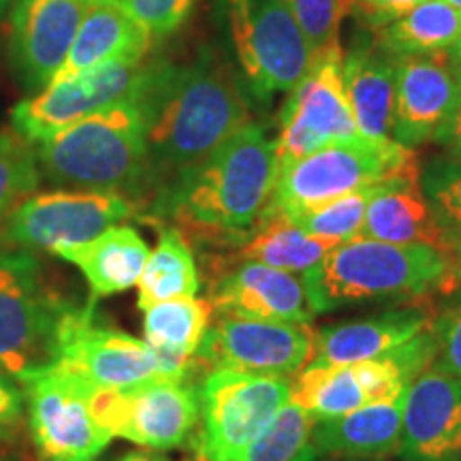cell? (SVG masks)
Here are the masks:
<instances>
[{
  "label": "cell",
  "instance_id": "cell-1",
  "mask_svg": "<svg viewBox=\"0 0 461 461\" xmlns=\"http://www.w3.org/2000/svg\"><path fill=\"white\" fill-rule=\"evenodd\" d=\"M132 103L146 124L157 193L250 124L238 75L212 51L190 65L148 62Z\"/></svg>",
  "mask_w": 461,
  "mask_h": 461
},
{
  "label": "cell",
  "instance_id": "cell-2",
  "mask_svg": "<svg viewBox=\"0 0 461 461\" xmlns=\"http://www.w3.org/2000/svg\"><path fill=\"white\" fill-rule=\"evenodd\" d=\"M280 173L278 146L246 124L212 157L167 184L149 201L186 240L241 246L267 212Z\"/></svg>",
  "mask_w": 461,
  "mask_h": 461
},
{
  "label": "cell",
  "instance_id": "cell-3",
  "mask_svg": "<svg viewBox=\"0 0 461 461\" xmlns=\"http://www.w3.org/2000/svg\"><path fill=\"white\" fill-rule=\"evenodd\" d=\"M314 314L374 303H436L461 293V252L350 240L302 276Z\"/></svg>",
  "mask_w": 461,
  "mask_h": 461
},
{
  "label": "cell",
  "instance_id": "cell-4",
  "mask_svg": "<svg viewBox=\"0 0 461 461\" xmlns=\"http://www.w3.org/2000/svg\"><path fill=\"white\" fill-rule=\"evenodd\" d=\"M37 163L58 186L120 194L131 203L157 193L146 124L135 103H120L39 141Z\"/></svg>",
  "mask_w": 461,
  "mask_h": 461
},
{
  "label": "cell",
  "instance_id": "cell-5",
  "mask_svg": "<svg viewBox=\"0 0 461 461\" xmlns=\"http://www.w3.org/2000/svg\"><path fill=\"white\" fill-rule=\"evenodd\" d=\"M419 165L417 154L393 140L338 141L280 165L267 214L295 216L327 201L374 186Z\"/></svg>",
  "mask_w": 461,
  "mask_h": 461
},
{
  "label": "cell",
  "instance_id": "cell-6",
  "mask_svg": "<svg viewBox=\"0 0 461 461\" xmlns=\"http://www.w3.org/2000/svg\"><path fill=\"white\" fill-rule=\"evenodd\" d=\"M434 361L436 336L429 327L378 359L338 366L310 363L291 380V403L314 419L342 417L370 403L400 400Z\"/></svg>",
  "mask_w": 461,
  "mask_h": 461
},
{
  "label": "cell",
  "instance_id": "cell-7",
  "mask_svg": "<svg viewBox=\"0 0 461 461\" xmlns=\"http://www.w3.org/2000/svg\"><path fill=\"white\" fill-rule=\"evenodd\" d=\"M73 308L39 282L28 252L0 255V367L20 380L56 366L62 321Z\"/></svg>",
  "mask_w": 461,
  "mask_h": 461
},
{
  "label": "cell",
  "instance_id": "cell-8",
  "mask_svg": "<svg viewBox=\"0 0 461 461\" xmlns=\"http://www.w3.org/2000/svg\"><path fill=\"white\" fill-rule=\"evenodd\" d=\"M227 20L241 73L258 101L291 92L314 62L286 0H227Z\"/></svg>",
  "mask_w": 461,
  "mask_h": 461
},
{
  "label": "cell",
  "instance_id": "cell-9",
  "mask_svg": "<svg viewBox=\"0 0 461 461\" xmlns=\"http://www.w3.org/2000/svg\"><path fill=\"white\" fill-rule=\"evenodd\" d=\"M201 429L194 445L212 461H233L291 402V380L212 370L199 383Z\"/></svg>",
  "mask_w": 461,
  "mask_h": 461
},
{
  "label": "cell",
  "instance_id": "cell-10",
  "mask_svg": "<svg viewBox=\"0 0 461 461\" xmlns=\"http://www.w3.org/2000/svg\"><path fill=\"white\" fill-rule=\"evenodd\" d=\"M24 389L28 429L45 461H96L112 434L92 414V391L77 372L56 366L20 378Z\"/></svg>",
  "mask_w": 461,
  "mask_h": 461
},
{
  "label": "cell",
  "instance_id": "cell-11",
  "mask_svg": "<svg viewBox=\"0 0 461 461\" xmlns=\"http://www.w3.org/2000/svg\"><path fill=\"white\" fill-rule=\"evenodd\" d=\"M190 378H158L131 389H99L92 414L109 434L154 451L182 447L199 428V384Z\"/></svg>",
  "mask_w": 461,
  "mask_h": 461
},
{
  "label": "cell",
  "instance_id": "cell-12",
  "mask_svg": "<svg viewBox=\"0 0 461 461\" xmlns=\"http://www.w3.org/2000/svg\"><path fill=\"white\" fill-rule=\"evenodd\" d=\"M344 50L336 43L319 51L308 73L288 92L280 112V165L314 152L322 146L363 137L344 88Z\"/></svg>",
  "mask_w": 461,
  "mask_h": 461
},
{
  "label": "cell",
  "instance_id": "cell-13",
  "mask_svg": "<svg viewBox=\"0 0 461 461\" xmlns=\"http://www.w3.org/2000/svg\"><path fill=\"white\" fill-rule=\"evenodd\" d=\"M58 363L99 389H131L149 380L171 378L146 342L101 325L95 297L86 305H75L62 321Z\"/></svg>",
  "mask_w": 461,
  "mask_h": 461
},
{
  "label": "cell",
  "instance_id": "cell-14",
  "mask_svg": "<svg viewBox=\"0 0 461 461\" xmlns=\"http://www.w3.org/2000/svg\"><path fill=\"white\" fill-rule=\"evenodd\" d=\"M314 338L308 322L218 316L194 359L203 374L233 370L286 378L312 361Z\"/></svg>",
  "mask_w": 461,
  "mask_h": 461
},
{
  "label": "cell",
  "instance_id": "cell-15",
  "mask_svg": "<svg viewBox=\"0 0 461 461\" xmlns=\"http://www.w3.org/2000/svg\"><path fill=\"white\" fill-rule=\"evenodd\" d=\"M135 214V203L120 194L58 190L28 197L5 222V240L24 250L84 244Z\"/></svg>",
  "mask_w": 461,
  "mask_h": 461
},
{
  "label": "cell",
  "instance_id": "cell-16",
  "mask_svg": "<svg viewBox=\"0 0 461 461\" xmlns=\"http://www.w3.org/2000/svg\"><path fill=\"white\" fill-rule=\"evenodd\" d=\"M143 71L146 62H113L54 82L41 95L11 109V122L26 141L39 143L90 115L120 103H132Z\"/></svg>",
  "mask_w": 461,
  "mask_h": 461
},
{
  "label": "cell",
  "instance_id": "cell-17",
  "mask_svg": "<svg viewBox=\"0 0 461 461\" xmlns=\"http://www.w3.org/2000/svg\"><path fill=\"white\" fill-rule=\"evenodd\" d=\"M461 107V60L451 51L402 58L391 140L403 148L440 141Z\"/></svg>",
  "mask_w": 461,
  "mask_h": 461
},
{
  "label": "cell",
  "instance_id": "cell-18",
  "mask_svg": "<svg viewBox=\"0 0 461 461\" xmlns=\"http://www.w3.org/2000/svg\"><path fill=\"white\" fill-rule=\"evenodd\" d=\"M207 299L216 316L308 325H312L316 316L302 276L257 261H218V272L210 282Z\"/></svg>",
  "mask_w": 461,
  "mask_h": 461
},
{
  "label": "cell",
  "instance_id": "cell-19",
  "mask_svg": "<svg viewBox=\"0 0 461 461\" xmlns=\"http://www.w3.org/2000/svg\"><path fill=\"white\" fill-rule=\"evenodd\" d=\"M88 5L84 0H17L11 60L32 90H45L65 65Z\"/></svg>",
  "mask_w": 461,
  "mask_h": 461
},
{
  "label": "cell",
  "instance_id": "cell-20",
  "mask_svg": "<svg viewBox=\"0 0 461 461\" xmlns=\"http://www.w3.org/2000/svg\"><path fill=\"white\" fill-rule=\"evenodd\" d=\"M403 461H461V378L431 366L403 393Z\"/></svg>",
  "mask_w": 461,
  "mask_h": 461
},
{
  "label": "cell",
  "instance_id": "cell-21",
  "mask_svg": "<svg viewBox=\"0 0 461 461\" xmlns=\"http://www.w3.org/2000/svg\"><path fill=\"white\" fill-rule=\"evenodd\" d=\"M436 314V303H411L363 319L331 322L316 331L314 357L310 363L338 366L378 359L429 330Z\"/></svg>",
  "mask_w": 461,
  "mask_h": 461
},
{
  "label": "cell",
  "instance_id": "cell-22",
  "mask_svg": "<svg viewBox=\"0 0 461 461\" xmlns=\"http://www.w3.org/2000/svg\"><path fill=\"white\" fill-rule=\"evenodd\" d=\"M397 58L374 41L372 34H357L344 51L342 75L357 129L366 140H391L397 92Z\"/></svg>",
  "mask_w": 461,
  "mask_h": 461
},
{
  "label": "cell",
  "instance_id": "cell-23",
  "mask_svg": "<svg viewBox=\"0 0 461 461\" xmlns=\"http://www.w3.org/2000/svg\"><path fill=\"white\" fill-rule=\"evenodd\" d=\"M403 395L333 419H316L312 445L331 461H387L402 453Z\"/></svg>",
  "mask_w": 461,
  "mask_h": 461
},
{
  "label": "cell",
  "instance_id": "cell-24",
  "mask_svg": "<svg viewBox=\"0 0 461 461\" xmlns=\"http://www.w3.org/2000/svg\"><path fill=\"white\" fill-rule=\"evenodd\" d=\"M152 41L148 28L120 3L88 5L73 48L51 84L113 62H143Z\"/></svg>",
  "mask_w": 461,
  "mask_h": 461
},
{
  "label": "cell",
  "instance_id": "cell-25",
  "mask_svg": "<svg viewBox=\"0 0 461 461\" xmlns=\"http://www.w3.org/2000/svg\"><path fill=\"white\" fill-rule=\"evenodd\" d=\"M359 238L387 244H425L448 250L420 188L419 165L383 182L367 205Z\"/></svg>",
  "mask_w": 461,
  "mask_h": 461
},
{
  "label": "cell",
  "instance_id": "cell-26",
  "mask_svg": "<svg viewBox=\"0 0 461 461\" xmlns=\"http://www.w3.org/2000/svg\"><path fill=\"white\" fill-rule=\"evenodd\" d=\"M212 314L214 308L210 299L197 297L169 299L146 310L143 342L160 357L171 378H190L203 374L194 355L199 353L210 330Z\"/></svg>",
  "mask_w": 461,
  "mask_h": 461
},
{
  "label": "cell",
  "instance_id": "cell-27",
  "mask_svg": "<svg viewBox=\"0 0 461 461\" xmlns=\"http://www.w3.org/2000/svg\"><path fill=\"white\" fill-rule=\"evenodd\" d=\"M51 255L77 265L92 288V297L129 291L140 282L149 248L132 227L107 229L99 238L75 246H60Z\"/></svg>",
  "mask_w": 461,
  "mask_h": 461
},
{
  "label": "cell",
  "instance_id": "cell-28",
  "mask_svg": "<svg viewBox=\"0 0 461 461\" xmlns=\"http://www.w3.org/2000/svg\"><path fill=\"white\" fill-rule=\"evenodd\" d=\"M331 240L314 238L282 214H267L255 227L244 244L235 250L238 261H257L282 272L303 276L316 267L333 248Z\"/></svg>",
  "mask_w": 461,
  "mask_h": 461
},
{
  "label": "cell",
  "instance_id": "cell-29",
  "mask_svg": "<svg viewBox=\"0 0 461 461\" xmlns=\"http://www.w3.org/2000/svg\"><path fill=\"white\" fill-rule=\"evenodd\" d=\"M374 41L402 60L453 51L461 41V11L445 0H428L389 26L370 31Z\"/></svg>",
  "mask_w": 461,
  "mask_h": 461
},
{
  "label": "cell",
  "instance_id": "cell-30",
  "mask_svg": "<svg viewBox=\"0 0 461 461\" xmlns=\"http://www.w3.org/2000/svg\"><path fill=\"white\" fill-rule=\"evenodd\" d=\"M154 224L158 229V244L149 252L141 278L137 282V305L143 312L169 299L194 297L201 288L199 269L188 240L173 224H160L158 221H154Z\"/></svg>",
  "mask_w": 461,
  "mask_h": 461
},
{
  "label": "cell",
  "instance_id": "cell-31",
  "mask_svg": "<svg viewBox=\"0 0 461 461\" xmlns=\"http://www.w3.org/2000/svg\"><path fill=\"white\" fill-rule=\"evenodd\" d=\"M316 419L295 403H286L261 436L233 461H314Z\"/></svg>",
  "mask_w": 461,
  "mask_h": 461
},
{
  "label": "cell",
  "instance_id": "cell-32",
  "mask_svg": "<svg viewBox=\"0 0 461 461\" xmlns=\"http://www.w3.org/2000/svg\"><path fill=\"white\" fill-rule=\"evenodd\" d=\"M420 188L447 248L461 252V160L429 158L420 167Z\"/></svg>",
  "mask_w": 461,
  "mask_h": 461
},
{
  "label": "cell",
  "instance_id": "cell-33",
  "mask_svg": "<svg viewBox=\"0 0 461 461\" xmlns=\"http://www.w3.org/2000/svg\"><path fill=\"white\" fill-rule=\"evenodd\" d=\"M380 186H383V182L342 194V197L327 201V203L312 207V210L286 218L295 222L299 229H303L305 233L314 235V238L344 244V241L359 238L367 205H370L372 197L378 193Z\"/></svg>",
  "mask_w": 461,
  "mask_h": 461
},
{
  "label": "cell",
  "instance_id": "cell-34",
  "mask_svg": "<svg viewBox=\"0 0 461 461\" xmlns=\"http://www.w3.org/2000/svg\"><path fill=\"white\" fill-rule=\"evenodd\" d=\"M39 186L37 152L20 132H0V218L9 216Z\"/></svg>",
  "mask_w": 461,
  "mask_h": 461
},
{
  "label": "cell",
  "instance_id": "cell-35",
  "mask_svg": "<svg viewBox=\"0 0 461 461\" xmlns=\"http://www.w3.org/2000/svg\"><path fill=\"white\" fill-rule=\"evenodd\" d=\"M303 37L314 54L339 43L338 32L342 20L353 11L355 0H286Z\"/></svg>",
  "mask_w": 461,
  "mask_h": 461
},
{
  "label": "cell",
  "instance_id": "cell-36",
  "mask_svg": "<svg viewBox=\"0 0 461 461\" xmlns=\"http://www.w3.org/2000/svg\"><path fill=\"white\" fill-rule=\"evenodd\" d=\"M197 0H122V7L141 22L152 39H165L180 28Z\"/></svg>",
  "mask_w": 461,
  "mask_h": 461
},
{
  "label": "cell",
  "instance_id": "cell-37",
  "mask_svg": "<svg viewBox=\"0 0 461 461\" xmlns=\"http://www.w3.org/2000/svg\"><path fill=\"white\" fill-rule=\"evenodd\" d=\"M431 330L436 336L434 367L461 378V297L438 310Z\"/></svg>",
  "mask_w": 461,
  "mask_h": 461
},
{
  "label": "cell",
  "instance_id": "cell-38",
  "mask_svg": "<svg viewBox=\"0 0 461 461\" xmlns=\"http://www.w3.org/2000/svg\"><path fill=\"white\" fill-rule=\"evenodd\" d=\"M20 380L0 367V440L11 442L20 434L24 420V389Z\"/></svg>",
  "mask_w": 461,
  "mask_h": 461
},
{
  "label": "cell",
  "instance_id": "cell-39",
  "mask_svg": "<svg viewBox=\"0 0 461 461\" xmlns=\"http://www.w3.org/2000/svg\"><path fill=\"white\" fill-rule=\"evenodd\" d=\"M423 3L428 0H355L353 11L363 26L378 31V28L389 26L391 22L408 15Z\"/></svg>",
  "mask_w": 461,
  "mask_h": 461
},
{
  "label": "cell",
  "instance_id": "cell-40",
  "mask_svg": "<svg viewBox=\"0 0 461 461\" xmlns=\"http://www.w3.org/2000/svg\"><path fill=\"white\" fill-rule=\"evenodd\" d=\"M440 143L447 148V154L455 160H461V107L455 113L453 122L448 124L445 135L440 137Z\"/></svg>",
  "mask_w": 461,
  "mask_h": 461
},
{
  "label": "cell",
  "instance_id": "cell-41",
  "mask_svg": "<svg viewBox=\"0 0 461 461\" xmlns=\"http://www.w3.org/2000/svg\"><path fill=\"white\" fill-rule=\"evenodd\" d=\"M120 461H163V457H154L149 453H126Z\"/></svg>",
  "mask_w": 461,
  "mask_h": 461
},
{
  "label": "cell",
  "instance_id": "cell-42",
  "mask_svg": "<svg viewBox=\"0 0 461 461\" xmlns=\"http://www.w3.org/2000/svg\"><path fill=\"white\" fill-rule=\"evenodd\" d=\"M190 461H212V457L199 445H194V455H193V459H190Z\"/></svg>",
  "mask_w": 461,
  "mask_h": 461
},
{
  "label": "cell",
  "instance_id": "cell-43",
  "mask_svg": "<svg viewBox=\"0 0 461 461\" xmlns=\"http://www.w3.org/2000/svg\"><path fill=\"white\" fill-rule=\"evenodd\" d=\"M86 5H101V3H120L122 5V0H84Z\"/></svg>",
  "mask_w": 461,
  "mask_h": 461
},
{
  "label": "cell",
  "instance_id": "cell-44",
  "mask_svg": "<svg viewBox=\"0 0 461 461\" xmlns=\"http://www.w3.org/2000/svg\"><path fill=\"white\" fill-rule=\"evenodd\" d=\"M9 5H11V0H0V17H3L5 11H7Z\"/></svg>",
  "mask_w": 461,
  "mask_h": 461
},
{
  "label": "cell",
  "instance_id": "cell-45",
  "mask_svg": "<svg viewBox=\"0 0 461 461\" xmlns=\"http://www.w3.org/2000/svg\"><path fill=\"white\" fill-rule=\"evenodd\" d=\"M445 3H448L451 7H455L457 11H461V0H445Z\"/></svg>",
  "mask_w": 461,
  "mask_h": 461
},
{
  "label": "cell",
  "instance_id": "cell-46",
  "mask_svg": "<svg viewBox=\"0 0 461 461\" xmlns=\"http://www.w3.org/2000/svg\"><path fill=\"white\" fill-rule=\"evenodd\" d=\"M451 54H453L455 58H457V60H461V41L457 43V48H455V50L451 51Z\"/></svg>",
  "mask_w": 461,
  "mask_h": 461
},
{
  "label": "cell",
  "instance_id": "cell-47",
  "mask_svg": "<svg viewBox=\"0 0 461 461\" xmlns=\"http://www.w3.org/2000/svg\"><path fill=\"white\" fill-rule=\"evenodd\" d=\"M163 461H167V459H163Z\"/></svg>",
  "mask_w": 461,
  "mask_h": 461
}]
</instances>
